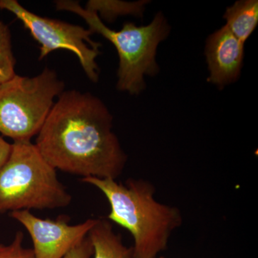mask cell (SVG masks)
Segmentation results:
<instances>
[{"label": "cell", "mask_w": 258, "mask_h": 258, "mask_svg": "<svg viewBox=\"0 0 258 258\" xmlns=\"http://www.w3.org/2000/svg\"><path fill=\"white\" fill-rule=\"evenodd\" d=\"M88 236L93 246L91 258H133V248L123 244L108 220L97 219Z\"/></svg>", "instance_id": "cell-9"}, {"label": "cell", "mask_w": 258, "mask_h": 258, "mask_svg": "<svg viewBox=\"0 0 258 258\" xmlns=\"http://www.w3.org/2000/svg\"><path fill=\"white\" fill-rule=\"evenodd\" d=\"M10 217L24 226L33 243L35 258H62L88 235L96 223L88 219L71 225L66 216L56 220L39 218L29 210L12 212Z\"/></svg>", "instance_id": "cell-7"}, {"label": "cell", "mask_w": 258, "mask_h": 258, "mask_svg": "<svg viewBox=\"0 0 258 258\" xmlns=\"http://www.w3.org/2000/svg\"><path fill=\"white\" fill-rule=\"evenodd\" d=\"M93 252L92 244L87 235L62 258H91Z\"/></svg>", "instance_id": "cell-14"}, {"label": "cell", "mask_w": 258, "mask_h": 258, "mask_svg": "<svg viewBox=\"0 0 258 258\" xmlns=\"http://www.w3.org/2000/svg\"><path fill=\"white\" fill-rule=\"evenodd\" d=\"M81 181L101 190L111 206L108 220L133 236V258L157 257L167 248L173 231L182 224L179 209L156 201L155 187L149 181L131 179L121 184L91 176Z\"/></svg>", "instance_id": "cell-2"}, {"label": "cell", "mask_w": 258, "mask_h": 258, "mask_svg": "<svg viewBox=\"0 0 258 258\" xmlns=\"http://www.w3.org/2000/svg\"><path fill=\"white\" fill-rule=\"evenodd\" d=\"M23 232L19 231L11 243H0V258H35L33 249L23 247Z\"/></svg>", "instance_id": "cell-13"}, {"label": "cell", "mask_w": 258, "mask_h": 258, "mask_svg": "<svg viewBox=\"0 0 258 258\" xmlns=\"http://www.w3.org/2000/svg\"><path fill=\"white\" fill-rule=\"evenodd\" d=\"M244 45L226 25L209 37L205 47L210 71L208 82L223 87L239 79Z\"/></svg>", "instance_id": "cell-8"}, {"label": "cell", "mask_w": 258, "mask_h": 258, "mask_svg": "<svg viewBox=\"0 0 258 258\" xmlns=\"http://www.w3.org/2000/svg\"><path fill=\"white\" fill-rule=\"evenodd\" d=\"M55 3L56 9L79 15L93 33L100 34L114 45L119 56L117 89L139 95L146 88L144 76L159 73L156 62L157 47L170 30L162 13H157L152 23L145 26L125 23L121 30L115 31L106 26L96 12L83 8L79 2L60 0Z\"/></svg>", "instance_id": "cell-3"}, {"label": "cell", "mask_w": 258, "mask_h": 258, "mask_svg": "<svg viewBox=\"0 0 258 258\" xmlns=\"http://www.w3.org/2000/svg\"><path fill=\"white\" fill-rule=\"evenodd\" d=\"M146 1L138 3H125L121 1H88L85 9L96 12L101 15V18L108 22H112L119 15H142Z\"/></svg>", "instance_id": "cell-11"}, {"label": "cell", "mask_w": 258, "mask_h": 258, "mask_svg": "<svg viewBox=\"0 0 258 258\" xmlns=\"http://www.w3.org/2000/svg\"><path fill=\"white\" fill-rule=\"evenodd\" d=\"M0 9L14 14L41 45L39 60L52 51L60 49L71 51L77 56L88 79L93 82L98 81L99 69L96 59L101 45L91 40L90 37L93 32L89 29L39 16L25 9L16 0H0Z\"/></svg>", "instance_id": "cell-6"}, {"label": "cell", "mask_w": 258, "mask_h": 258, "mask_svg": "<svg viewBox=\"0 0 258 258\" xmlns=\"http://www.w3.org/2000/svg\"><path fill=\"white\" fill-rule=\"evenodd\" d=\"M112 128L113 116L99 98L76 90L63 91L37 134L35 146L56 170L116 179L127 156Z\"/></svg>", "instance_id": "cell-1"}, {"label": "cell", "mask_w": 258, "mask_h": 258, "mask_svg": "<svg viewBox=\"0 0 258 258\" xmlns=\"http://www.w3.org/2000/svg\"><path fill=\"white\" fill-rule=\"evenodd\" d=\"M224 18L227 28L244 44L258 23L257 0H242L226 10Z\"/></svg>", "instance_id": "cell-10"}, {"label": "cell", "mask_w": 258, "mask_h": 258, "mask_svg": "<svg viewBox=\"0 0 258 258\" xmlns=\"http://www.w3.org/2000/svg\"><path fill=\"white\" fill-rule=\"evenodd\" d=\"M15 63L9 27L0 21V83L6 82L15 76Z\"/></svg>", "instance_id": "cell-12"}, {"label": "cell", "mask_w": 258, "mask_h": 258, "mask_svg": "<svg viewBox=\"0 0 258 258\" xmlns=\"http://www.w3.org/2000/svg\"><path fill=\"white\" fill-rule=\"evenodd\" d=\"M72 196L31 142H14L0 168V215L20 210L66 208Z\"/></svg>", "instance_id": "cell-4"}, {"label": "cell", "mask_w": 258, "mask_h": 258, "mask_svg": "<svg viewBox=\"0 0 258 258\" xmlns=\"http://www.w3.org/2000/svg\"><path fill=\"white\" fill-rule=\"evenodd\" d=\"M161 258H164V257H161Z\"/></svg>", "instance_id": "cell-16"}, {"label": "cell", "mask_w": 258, "mask_h": 258, "mask_svg": "<svg viewBox=\"0 0 258 258\" xmlns=\"http://www.w3.org/2000/svg\"><path fill=\"white\" fill-rule=\"evenodd\" d=\"M64 88V83L48 68L35 77L15 74L0 83V133L14 142H30L41 130L54 99Z\"/></svg>", "instance_id": "cell-5"}, {"label": "cell", "mask_w": 258, "mask_h": 258, "mask_svg": "<svg viewBox=\"0 0 258 258\" xmlns=\"http://www.w3.org/2000/svg\"><path fill=\"white\" fill-rule=\"evenodd\" d=\"M12 150V144L8 143L0 137V168L8 160Z\"/></svg>", "instance_id": "cell-15"}]
</instances>
